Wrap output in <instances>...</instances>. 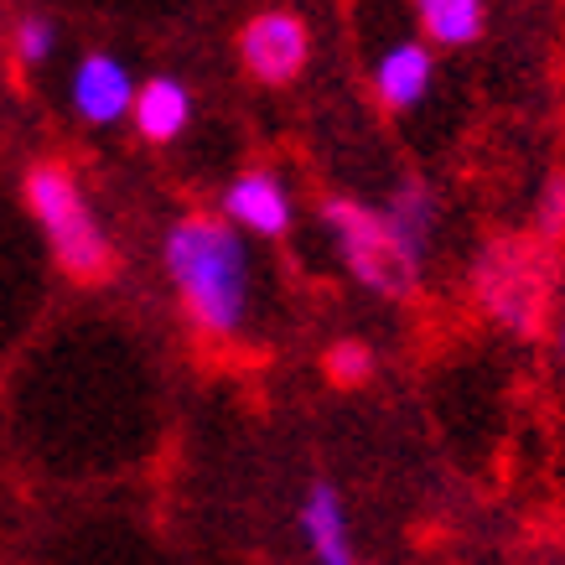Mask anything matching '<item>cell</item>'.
<instances>
[{
  "mask_svg": "<svg viewBox=\"0 0 565 565\" xmlns=\"http://www.w3.org/2000/svg\"><path fill=\"white\" fill-rule=\"evenodd\" d=\"M26 207H32V218L42 223V234H47V249L57 259V270L73 275V280H84V286H99L109 280L115 270V244L104 234L99 213L94 203L84 198L78 188V177H73L68 161H36L26 182Z\"/></svg>",
  "mask_w": 565,
  "mask_h": 565,
  "instance_id": "2",
  "label": "cell"
},
{
  "mask_svg": "<svg viewBox=\"0 0 565 565\" xmlns=\"http://www.w3.org/2000/svg\"><path fill=\"white\" fill-rule=\"evenodd\" d=\"M223 218L239 234H259V239H280L291 228V192L275 172H244L223 188Z\"/></svg>",
  "mask_w": 565,
  "mask_h": 565,
  "instance_id": "7",
  "label": "cell"
},
{
  "mask_svg": "<svg viewBox=\"0 0 565 565\" xmlns=\"http://www.w3.org/2000/svg\"><path fill=\"white\" fill-rule=\"evenodd\" d=\"M327 379L332 384H343V390H353V384H363V379L374 374V353L363 343H353V338H343V343H332L327 348V359H322Z\"/></svg>",
  "mask_w": 565,
  "mask_h": 565,
  "instance_id": "14",
  "label": "cell"
},
{
  "mask_svg": "<svg viewBox=\"0 0 565 565\" xmlns=\"http://www.w3.org/2000/svg\"><path fill=\"white\" fill-rule=\"evenodd\" d=\"M130 125L146 146H172L182 140V130L192 125V88L172 73H156L136 88V104H130Z\"/></svg>",
  "mask_w": 565,
  "mask_h": 565,
  "instance_id": "9",
  "label": "cell"
},
{
  "mask_svg": "<svg viewBox=\"0 0 565 565\" xmlns=\"http://www.w3.org/2000/svg\"><path fill=\"white\" fill-rule=\"evenodd\" d=\"M430 52L420 42H394L374 68V94L384 109H415L430 88Z\"/></svg>",
  "mask_w": 565,
  "mask_h": 565,
  "instance_id": "10",
  "label": "cell"
},
{
  "mask_svg": "<svg viewBox=\"0 0 565 565\" xmlns=\"http://www.w3.org/2000/svg\"><path fill=\"white\" fill-rule=\"evenodd\" d=\"M52 52H57V21L32 11V17L17 21V32H11V57H17V68H47Z\"/></svg>",
  "mask_w": 565,
  "mask_h": 565,
  "instance_id": "13",
  "label": "cell"
},
{
  "mask_svg": "<svg viewBox=\"0 0 565 565\" xmlns=\"http://www.w3.org/2000/svg\"><path fill=\"white\" fill-rule=\"evenodd\" d=\"M555 353H561V363H565V311H561V322H555Z\"/></svg>",
  "mask_w": 565,
  "mask_h": 565,
  "instance_id": "16",
  "label": "cell"
},
{
  "mask_svg": "<svg viewBox=\"0 0 565 565\" xmlns=\"http://www.w3.org/2000/svg\"><path fill=\"white\" fill-rule=\"evenodd\" d=\"M161 265L198 338H234L249 322V249L223 213H182L161 239Z\"/></svg>",
  "mask_w": 565,
  "mask_h": 565,
  "instance_id": "1",
  "label": "cell"
},
{
  "mask_svg": "<svg viewBox=\"0 0 565 565\" xmlns=\"http://www.w3.org/2000/svg\"><path fill=\"white\" fill-rule=\"evenodd\" d=\"M540 234H545L550 244L565 239V177H555L545 192V203H540Z\"/></svg>",
  "mask_w": 565,
  "mask_h": 565,
  "instance_id": "15",
  "label": "cell"
},
{
  "mask_svg": "<svg viewBox=\"0 0 565 565\" xmlns=\"http://www.w3.org/2000/svg\"><path fill=\"white\" fill-rule=\"evenodd\" d=\"M478 307L509 332H540L550 322V259L530 239H493L472 265Z\"/></svg>",
  "mask_w": 565,
  "mask_h": 565,
  "instance_id": "4",
  "label": "cell"
},
{
  "mask_svg": "<svg viewBox=\"0 0 565 565\" xmlns=\"http://www.w3.org/2000/svg\"><path fill=\"white\" fill-rule=\"evenodd\" d=\"M311 57V32L296 11H259L239 26V63L255 84L286 88L301 78Z\"/></svg>",
  "mask_w": 565,
  "mask_h": 565,
  "instance_id": "5",
  "label": "cell"
},
{
  "mask_svg": "<svg viewBox=\"0 0 565 565\" xmlns=\"http://www.w3.org/2000/svg\"><path fill=\"white\" fill-rule=\"evenodd\" d=\"M322 223L332 228L338 255H343V265L353 270L363 291L399 301V296H411L420 286V255H411L399 244V234L384 218V207H369L359 198H327Z\"/></svg>",
  "mask_w": 565,
  "mask_h": 565,
  "instance_id": "3",
  "label": "cell"
},
{
  "mask_svg": "<svg viewBox=\"0 0 565 565\" xmlns=\"http://www.w3.org/2000/svg\"><path fill=\"white\" fill-rule=\"evenodd\" d=\"M415 17H420L430 42H441V47H467V42L482 36L488 6H482V0H415Z\"/></svg>",
  "mask_w": 565,
  "mask_h": 565,
  "instance_id": "11",
  "label": "cell"
},
{
  "mask_svg": "<svg viewBox=\"0 0 565 565\" xmlns=\"http://www.w3.org/2000/svg\"><path fill=\"white\" fill-rule=\"evenodd\" d=\"M384 218H390V228L399 234V244L411 249V255H426L430 234H436V198H430L426 182H399L390 198V207H384Z\"/></svg>",
  "mask_w": 565,
  "mask_h": 565,
  "instance_id": "12",
  "label": "cell"
},
{
  "mask_svg": "<svg viewBox=\"0 0 565 565\" xmlns=\"http://www.w3.org/2000/svg\"><path fill=\"white\" fill-rule=\"evenodd\" d=\"M136 104V78L115 52H84L73 68V115L84 125H115Z\"/></svg>",
  "mask_w": 565,
  "mask_h": 565,
  "instance_id": "6",
  "label": "cell"
},
{
  "mask_svg": "<svg viewBox=\"0 0 565 565\" xmlns=\"http://www.w3.org/2000/svg\"><path fill=\"white\" fill-rule=\"evenodd\" d=\"M296 524H301V540H307L317 565H359L343 493H338L332 482H311L307 498H301V509H296Z\"/></svg>",
  "mask_w": 565,
  "mask_h": 565,
  "instance_id": "8",
  "label": "cell"
}]
</instances>
